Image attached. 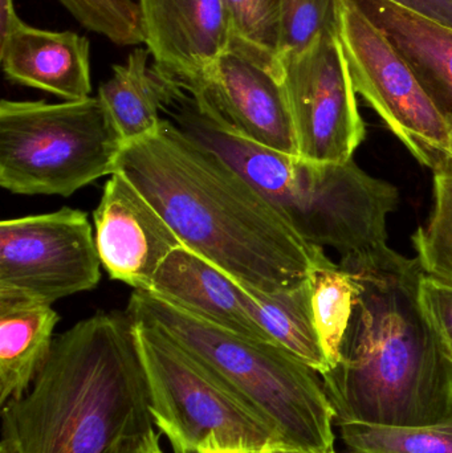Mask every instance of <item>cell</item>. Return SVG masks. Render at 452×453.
<instances>
[{"instance_id":"obj_27","label":"cell","mask_w":452,"mask_h":453,"mask_svg":"<svg viewBox=\"0 0 452 453\" xmlns=\"http://www.w3.org/2000/svg\"><path fill=\"white\" fill-rule=\"evenodd\" d=\"M387 2L452 29V0H387Z\"/></svg>"},{"instance_id":"obj_18","label":"cell","mask_w":452,"mask_h":453,"mask_svg":"<svg viewBox=\"0 0 452 453\" xmlns=\"http://www.w3.org/2000/svg\"><path fill=\"white\" fill-rule=\"evenodd\" d=\"M149 50L137 48L126 63L113 65V76L101 84L97 97L125 145L158 132L172 82L154 65Z\"/></svg>"},{"instance_id":"obj_21","label":"cell","mask_w":452,"mask_h":453,"mask_svg":"<svg viewBox=\"0 0 452 453\" xmlns=\"http://www.w3.org/2000/svg\"><path fill=\"white\" fill-rule=\"evenodd\" d=\"M349 453H452V415L424 426L340 425Z\"/></svg>"},{"instance_id":"obj_22","label":"cell","mask_w":452,"mask_h":453,"mask_svg":"<svg viewBox=\"0 0 452 453\" xmlns=\"http://www.w3.org/2000/svg\"><path fill=\"white\" fill-rule=\"evenodd\" d=\"M417 258L427 276L452 287V162L434 170L433 209L426 225L411 236Z\"/></svg>"},{"instance_id":"obj_31","label":"cell","mask_w":452,"mask_h":453,"mask_svg":"<svg viewBox=\"0 0 452 453\" xmlns=\"http://www.w3.org/2000/svg\"><path fill=\"white\" fill-rule=\"evenodd\" d=\"M271 453H307L299 451V449H291V447L287 446H273L271 449Z\"/></svg>"},{"instance_id":"obj_10","label":"cell","mask_w":452,"mask_h":453,"mask_svg":"<svg viewBox=\"0 0 452 453\" xmlns=\"http://www.w3.org/2000/svg\"><path fill=\"white\" fill-rule=\"evenodd\" d=\"M280 63L297 157L321 164L352 161L366 127L340 36H320Z\"/></svg>"},{"instance_id":"obj_24","label":"cell","mask_w":452,"mask_h":453,"mask_svg":"<svg viewBox=\"0 0 452 453\" xmlns=\"http://www.w3.org/2000/svg\"><path fill=\"white\" fill-rule=\"evenodd\" d=\"M90 32L119 47L145 42L142 11L135 0H58Z\"/></svg>"},{"instance_id":"obj_13","label":"cell","mask_w":452,"mask_h":453,"mask_svg":"<svg viewBox=\"0 0 452 453\" xmlns=\"http://www.w3.org/2000/svg\"><path fill=\"white\" fill-rule=\"evenodd\" d=\"M145 44L153 65L178 87L203 81L233 42L234 27L223 0H140Z\"/></svg>"},{"instance_id":"obj_11","label":"cell","mask_w":452,"mask_h":453,"mask_svg":"<svg viewBox=\"0 0 452 453\" xmlns=\"http://www.w3.org/2000/svg\"><path fill=\"white\" fill-rule=\"evenodd\" d=\"M186 92L204 114L226 129L257 145L297 157L283 68L273 53L234 36L203 81Z\"/></svg>"},{"instance_id":"obj_33","label":"cell","mask_w":452,"mask_h":453,"mask_svg":"<svg viewBox=\"0 0 452 453\" xmlns=\"http://www.w3.org/2000/svg\"><path fill=\"white\" fill-rule=\"evenodd\" d=\"M0 453H13V452L11 451V449H8V447H5L4 444H2V447H0Z\"/></svg>"},{"instance_id":"obj_17","label":"cell","mask_w":452,"mask_h":453,"mask_svg":"<svg viewBox=\"0 0 452 453\" xmlns=\"http://www.w3.org/2000/svg\"><path fill=\"white\" fill-rule=\"evenodd\" d=\"M58 314L53 305L0 296V403L28 393L50 358Z\"/></svg>"},{"instance_id":"obj_34","label":"cell","mask_w":452,"mask_h":453,"mask_svg":"<svg viewBox=\"0 0 452 453\" xmlns=\"http://www.w3.org/2000/svg\"><path fill=\"white\" fill-rule=\"evenodd\" d=\"M333 453H336V452H333Z\"/></svg>"},{"instance_id":"obj_3","label":"cell","mask_w":452,"mask_h":453,"mask_svg":"<svg viewBox=\"0 0 452 453\" xmlns=\"http://www.w3.org/2000/svg\"><path fill=\"white\" fill-rule=\"evenodd\" d=\"M2 444L13 453H109L154 430L129 313L100 311L55 338L28 393L3 406Z\"/></svg>"},{"instance_id":"obj_2","label":"cell","mask_w":452,"mask_h":453,"mask_svg":"<svg viewBox=\"0 0 452 453\" xmlns=\"http://www.w3.org/2000/svg\"><path fill=\"white\" fill-rule=\"evenodd\" d=\"M356 285L336 364L321 374L337 425L424 426L452 415V354L421 301L425 272L387 244L340 257Z\"/></svg>"},{"instance_id":"obj_15","label":"cell","mask_w":452,"mask_h":453,"mask_svg":"<svg viewBox=\"0 0 452 453\" xmlns=\"http://www.w3.org/2000/svg\"><path fill=\"white\" fill-rule=\"evenodd\" d=\"M148 293L218 326L270 341L244 308L238 281L183 245L159 266Z\"/></svg>"},{"instance_id":"obj_32","label":"cell","mask_w":452,"mask_h":453,"mask_svg":"<svg viewBox=\"0 0 452 453\" xmlns=\"http://www.w3.org/2000/svg\"><path fill=\"white\" fill-rule=\"evenodd\" d=\"M446 121L448 125V138H450V161L452 162V114L446 116Z\"/></svg>"},{"instance_id":"obj_5","label":"cell","mask_w":452,"mask_h":453,"mask_svg":"<svg viewBox=\"0 0 452 453\" xmlns=\"http://www.w3.org/2000/svg\"><path fill=\"white\" fill-rule=\"evenodd\" d=\"M127 313L133 321L169 335L227 380L275 426L283 446L334 452L336 420L323 378L294 354L204 321L142 290L133 292Z\"/></svg>"},{"instance_id":"obj_6","label":"cell","mask_w":452,"mask_h":453,"mask_svg":"<svg viewBox=\"0 0 452 453\" xmlns=\"http://www.w3.org/2000/svg\"><path fill=\"white\" fill-rule=\"evenodd\" d=\"M124 141L98 97L0 103V186L71 196L117 170Z\"/></svg>"},{"instance_id":"obj_1","label":"cell","mask_w":452,"mask_h":453,"mask_svg":"<svg viewBox=\"0 0 452 453\" xmlns=\"http://www.w3.org/2000/svg\"><path fill=\"white\" fill-rule=\"evenodd\" d=\"M116 172L153 204L183 247L255 289L304 284L324 250L305 242L238 170L170 119L125 145Z\"/></svg>"},{"instance_id":"obj_26","label":"cell","mask_w":452,"mask_h":453,"mask_svg":"<svg viewBox=\"0 0 452 453\" xmlns=\"http://www.w3.org/2000/svg\"><path fill=\"white\" fill-rule=\"evenodd\" d=\"M422 305L438 334L452 354V287L424 274L421 280Z\"/></svg>"},{"instance_id":"obj_8","label":"cell","mask_w":452,"mask_h":453,"mask_svg":"<svg viewBox=\"0 0 452 453\" xmlns=\"http://www.w3.org/2000/svg\"><path fill=\"white\" fill-rule=\"evenodd\" d=\"M340 39L356 92L419 164L433 172L445 164L450 158L446 117L402 53L353 0H341Z\"/></svg>"},{"instance_id":"obj_23","label":"cell","mask_w":452,"mask_h":453,"mask_svg":"<svg viewBox=\"0 0 452 453\" xmlns=\"http://www.w3.org/2000/svg\"><path fill=\"white\" fill-rule=\"evenodd\" d=\"M341 0H280L279 60L299 55L320 36H340Z\"/></svg>"},{"instance_id":"obj_4","label":"cell","mask_w":452,"mask_h":453,"mask_svg":"<svg viewBox=\"0 0 452 453\" xmlns=\"http://www.w3.org/2000/svg\"><path fill=\"white\" fill-rule=\"evenodd\" d=\"M165 113L238 170L310 244L333 248L340 257L387 244V218L400 203L398 188L353 159L321 164L257 145L210 119L183 90L172 96Z\"/></svg>"},{"instance_id":"obj_19","label":"cell","mask_w":452,"mask_h":453,"mask_svg":"<svg viewBox=\"0 0 452 453\" xmlns=\"http://www.w3.org/2000/svg\"><path fill=\"white\" fill-rule=\"evenodd\" d=\"M238 284L244 308L271 342L286 349L320 375L331 369L313 322L308 280L299 287L279 292H263Z\"/></svg>"},{"instance_id":"obj_9","label":"cell","mask_w":452,"mask_h":453,"mask_svg":"<svg viewBox=\"0 0 452 453\" xmlns=\"http://www.w3.org/2000/svg\"><path fill=\"white\" fill-rule=\"evenodd\" d=\"M101 260L87 212L64 209L0 223V296L53 305L97 287Z\"/></svg>"},{"instance_id":"obj_20","label":"cell","mask_w":452,"mask_h":453,"mask_svg":"<svg viewBox=\"0 0 452 453\" xmlns=\"http://www.w3.org/2000/svg\"><path fill=\"white\" fill-rule=\"evenodd\" d=\"M308 282L313 322L332 367L339 358L340 345L355 308V281L350 273L321 250L313 261Z\"/></svg>"},{"instance_id":"obj_28","label":"cell","mask_w":452,"mask_h":453,"mask_svg":"<svg viewBox=\"0 0 452 453\" xmlns=\"http://www.w3.org/2000/svg\"><path fill=\"white\" fill-rule=\"evenodd\" d=\"M109 453H164L159 446V436L151 430L141 435L122 439Z\"/></svg>"},{"instance_id":"obj_30","label":"cell","mask_w":452,"mask_h":453,"mask_svg":"<svg viewBox=\"0 0 452 453\" xmlns=\"http://www.w3.org/2000/svg\"><path fill=\"white\" fill-rule=\"evenodd\" d=\"M272 447L263 449H203L199 453H271Z\"/></svg>"},{"instance_id":"obj_25","label":"cell","mask_w":452,"mask_h":453,"mask_svg":"<svg viewBox=\"0 0 452 453\" xmlns=\"http://www.w3.org/2000/svg\"><path fill=\"white\" fill-rule=\"evenodd\" d=\"M223 2L230 13L236 37L278 56L280 40V0Z\"/></svg>"},{"instance_id":"obj_16","label":"cell","mask_w":452,"mask_h":453,"mask_svg":"<svg viewBox=\"0 0 452 453\" xmlns=\"http://www.w3.org/2000/svg\"><path fill=\"white\" fill-rule=\"evenodd\" d=\"M395 45L443 116L452 114V29L387 0H353Z\"/></svg>"},{"instance_id":"obj_14","label":"cell","mask_w":452,"mask_h":453,"mask_svg":"<svg viewBox=\"0 0 452 453\" xmlns=\"http://www.w3.org/2000/svg\"><path fill=\"white\" fill-rule=\"evenodd\" d=\"M3 72L10 81L58 96L90 97V45L72 31L55 32L23 24L0 42Z\"/></svg>"},{"instance_id":"obj_12","label":"cell","mask_w":452,"mask_h":453,"mask_svg":"<svg viewBox=\"0 0 452 453\" xmlns=\"http://www.w3.org/2000/svg\"><path fill=\"white\" fill-rule=\"evenodd\" d=\"M101 265L111 279L148 292L167 256L182 247L153 204L119 172L103 186L93 212Z\"/></svg>"},{"instance_id":"obj_29","label":"cell","mask_w":452,"mask_h":453,"mask_svg":"<svg viewBox=\"0 0 452 453\" xmlns=\"http://www.w3.org/2000/svg\"><path fill=\"white\" fill-rule=\"evenodd\" d=\"M23 24L16 13L13 0H0V42H4Z\"/></svg>"},{"instance_id":"obj_7","label":"cell","mask_w":452,"mask_h":453,"mask_svg":"<svg viewBox=\"0 0 452 453\" xmlns=\"http://www.w3.org/2000/svg\"><path fill=\"white\" fill-rule=\"evenodd\" d=\"M133 322L151 418L172 452L283 446L275 426L227 380L161 330Z\"/></svg>"}]
</instances>
